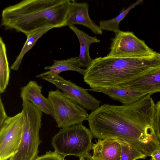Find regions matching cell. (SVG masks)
Wrapping results in <instances>:
<instances>
[{
    "instance_id": "1",
    "label": "cell",
    "mask_w": 160,
    "mask_h": 160,
    "mask_svg": "<svg viewBox=\"0 0 160 160\" xmlns=\"http://www.w3.org/2000/svg\"><path fill=\"white\" fill-rule=\"evenodd\" d=\"M151 96L129 104H104L92 111L88 121L94 138L122 140L150 156L160 146L152 127L155 104Z\"/></svg>"
},
{
    "instance_id": "2",
    "label": "cell",
    "mask_w": 160,
    "mask_h": 160,
    "mask_svg": "<svg viewBox=\"0 0 160 160\" xmlns=\"http://www.w3.org/2000/svg\"><path fill=\"white\" fill-rule=\"evenodd\" d=\"M160 68V53L141 57L106 56L92 59L85 69L84 82L91 88L122 87Z\"/></svg>"
},
{
    "instance_id": "3",
    "label": "cell",
    "mask_w": 160,
    "mask_h": 160,
    "mask_svg": "<svg viewBox=\"0 0 160 160\" xmlns=\"http://www.w3.org/2000/svg\"><path fill=\"white\" fill-rule=\"evenodd\" d=\"M71 0H24L3 9L1 25L26 36L41 29L67 26Z\"/></svg>"
},
{
    "instance_id": "4",
    "label": "cell",
    "mask_w": 160,
    "mask_h": 160,
    "mask_svg": "<svg viewBox=\"0 0 160 160\" xmlns=\"http://www.w3.org/2000/svg\"><path fill=\"white\" fill-rule=\"evenodd\" d=\"M23 124L21 142L17 152L8 160H36L38 147L42 112L30 102L23 100Z\"/></svg>"
},
{
    "instance_id": "5",
    "label": "cell",
    "mask_w": 160,
    "mask_h": 160,
    "mask_svg": "<svg viewBox=\"0 0 160 160\" xmlns=\"http://www.w3.org/2000/svg\"><path fill=\"white\" fill-rule=\"evenodd\" d=\"M93 136L90 129L81 123L60 129L51 143L58 154L79 157L92 149Z\"/></svg>"
},
{
    "instance_id": "6",
    "label": "cell",
    "mask_w": 160,
    "mask_h": 160,
    "mask_svg": "<svg viewBox=\"0 0 160 160\" xmlns=\"http://www.w3.org/2000/svg\"><path fill=\"white\" fill-rule=\"evenodd\" d=\"M48 98L52 106L54 119L62 128L82 123L88 120L86 110L67 98L59 89L48 92Z\"/></svg>"
},
{
    "instance_id": "7",
    "label": "cell",
    "mask_w": 160,
    "mask_h": 160,
    "mask_svg": "<svg viewBox=\"0 0 160 160\" xmlns=\"http://www.w3.org/2000/svg\"><path fill=\"white\" fill-rule=\"evenodd\" d=\"M155 52L133 32L120 30L112 39L107 56L141 57L151 55Z\"/></svg>"
},
{
    "instance_id": "8",
    "label": "cell",
    "mask_w": 160,
    "mask_h": 160,
    "mask_svg": "<svg viewBox=\"0 0 160 160\" xmlns=\"http://www.w3.org/2000/svg\"><path fill=\"white\" fill-rule=\"evenodd\" d=\"M23 124V112L8 117L0 127V160H7L17 152Z\"/></svg>"
},
{
    "instance_id": "9",
    "label": "cell",
    "mask_w": 160,
    "mask_h": 160,
    "mask_svg": "<svg viewBox=\"0 0 160 160\" xmlns=\"http://www.w3.org/2000/svg\"><path fill=\"white\" fill-rule=\"evenodd\" d=\"M41 78L54 84L69 99L83 108L93 111L99 107L101 101L95 98L85 89L59 75H48Z\"/></svg>"
},
{
    "instance_id": "10",
    "label": "cell",
    "mask_w": 160,
    "mask_h": 160,
    "mask_svg": "<svg viewBox=\"0 0 160 160\" xmlns=\"http://www.w3.org/2000/svg\"><path fill=\"white\" fill-rule=\"evenodd\" d=\"M88 4L71 0L67 17V25L79 24L89 28L96 34L101 35L102 30L91 18L88 13Z\"/></svg>"
},
{
    "instance_id": "11",
    "label": "cell",
    "mask_w": 160,
    "mask_h": 160,
    "mask_svg": "<svg viewBox=\"0 0 160 160\" xmlns=\"http://www.w3.org/2000/svg\"><path fill=\"white\" fill-rule=\"evenodd\" d=\"M42 87L34 81H30L25 86L21 88L20 97L23 100L31 102L42 112L54 117L52 104L48 98L41 93Z\"/></svg>"
},
{
    "instance_id": "12",
    "label": "cell",
    "mask_w": 160,
    "mask_h": 160,
    "mask_svg": "<svg viewBox=\"0 0 160 160\" xmlns=\"http://www.w3.org/2000/svg\"><path fill=\"white\" fill-rule=\"evenodd\" d=\"M92 157L95 160H121V147L118 139H98L92 146Z\"/></svg>"
},
{
    "instance_id": "13",
    "label": "cell",
    "mask_w": 160,
    "mask_h": 160,
    "mask_svg": "<svg viewBox=\"0 0 160 160\" xmlns=\"http://www.w3.org/2000/svg\"><path fill=\"white\" fill-rule=\"evenodd\" d=\"M88 91L100 92L108 96L111 98L119 101L123 104L134 102L148 94L145 92L124 87L103 89H88Z\"/></svg>"
},
{
    "instance_id": "14",
    "label": "cell",
    "mask_w": 160,
    "mask_h": 160,
    "mask_svg": "<svg viewBox=\"0 0 160 160\" xmlns=\"http://www.w3.org/2000/svg\"><path fill=\"white\" fill-rule=\"evenodd\" d=\"M68 27L76 34L79 42L80 53L78 57L81 66L87 68L90 65L92 60L89 54L90 46L92 43H99L100 40L96 36L89 35L74 25H71Z\"/></svg>"
},
{
    "instance_id": "15",
    "label": "cell",
    "mask_w": 160,
    "mask_h": 160,
    "mask_svg": "<svg viewBox=\"0 0 160 160\" xmlns=\"http://www.w3.org/2000/svg\"><path fill=\"white\" fill-rule=\"evenodd\" d=\"M122 87L141 90L151 95L160 92V68Z\"/></svg>"
},
{
    "instance_id": "16",
    "label": "cell",
    "mask_w": 160,
    "mask_h": 160,
    "mask_svg": "<svg viewBox=\"0 0 160 160\" xmlns=\"http://www.w3.org/2000/svg\"><path fill=\"white\" fill-rule=\"evenodd\" d=\"M78 57H72L66 59L53 61L51 66H46L44 69L48 71L37 75V78L52 75H59L61 72L66 71H73L83 75L85 69L82 68Z\"/></svg>"
},
{
    "instance_id": "17",
    "label": "cell",
    "mask_w": 160,
    "mask_h": 160,
    "mask_svg": "<svg viewBox=\"0 0 160 160\" xmlns=\"http://www.w3.org/2000/svg\"><path fill=\"white\" fill-rule=\"evenodd\" d=\"M52 28H46L40 29L28 35L27 39L20 53L12 64L10 69L12 70L18 69L22 58L26 54L36 43L38 40L43 34Z\"/></svg>"
},
{
    "instance_id": "18",
    "label": "cell",
    "mask_w": 160,
    "mask_h": 160,
    "mask_svg": "<svg viewBox=\"0 0 160 160\" xmlns=\"http://www.w3.org/2000/svg\"><path fill=\"white\" fill-rule=\"evenodd\" d=\"M10 69L7 56L6 45L0 38V92L3 93L8 84Z\"/></svg>"
},
{
    "instance_id": "19",
    "label": "cell",
    "mask_w": 160,
    "mask_h": 160,
    "mask_svg": "<svg viewBox=\"0 0 160 160\" xmlns=\"http://www.w3.org/2000/svg\"><path fill=\"white\" fill-rule=\"evenodd\" d=\"M143 0H139L131 4L127 8H123L116 17L107 20H101L99 26L102 30L111 31L115 34L120 31L119 25L120 22L132 8L141 3Z\"/></svg>"
},
{
    "instance_id": "20",
    "label": "cell",
    "mask_w": 160,
    "mask_h": 160,
    "mask_svg": "<svg viewBox=\"0 0 160 160\" xmlns=\"http://www.w3.org/2000/svg\"><path fill=\"white\" fill-rule=\"evenodd\" d=\"M118 139L121 145V160H136L146 158V156L132 145L124 141Z\"/></svg>"
},
{
    "instance_id": "21",
    "label": "cell",
    "mask_w": 160,
    "mask_h": 160,
    "mask_svg": "<svg viewBox=\"0 0 160 160\" xmlns=\"http://www.w3.org/2000/svg\"><path fill=\"white\" fill-rule=\"evenodd\" d=\"M152 127L154 133L160 142V100L155 104Z\"/></svg>"
},
{
    "instance_id": "22",
    "label": "cell",
    "mask_w": 160,
    "mask_h": 160,
    "mask_svg": "<svg viewBox=\"0 0 160 160\" xmlns=\"http://www.w3.org/2000/svg\"><path fill=\"white\" fill-rule=\"evenodd\" d=\"M65 157L59 154L55 151L47 152L41 156H39L36 160H66Z\"/></svg>"
},
{
    "instance_id": "23",
    "label": "cell",
    "mask_w": 160,
    "mask_h": 160,
    "mask_svg": "<svg viewBox=\"0 0 160 160\" xmlns=\"http://www.w3.org/2000/svg\"><path fill=\"white\" fill-rule=\"evenodd\" d=\"M8 116L7 115L1 97L0 98V127Z\"/></svg>"
},
{
    "instance_id": "24",
    "label": "cell",
    "mask_w": 160,
    "mask_h": 160,
    "mask_svg": "<svg viewBox=\"0 0 160 160\" xmlns=\"http://www.w3.org/2000/svg\"><path fill=\"white\" fill-rule=\"evenodd\" d=\"M151 160H160V146L151 155Z\"/></svg>"
},
{
    "instance_id": "25",
    "label": "cell",
    "mask_w": 160,
    "mask_h": 160,
    "mask_svg": "<svg viewBox=\"0 0 160 160\" xmlns=\"http://www.w3.org/2000/svg\"><path fill=\"white\" fill-rule=\"evenodd\" d=\"M79 160H95L92 158L91 154L88 152L79 157Z\"/></svg>"
}]
</instances>
